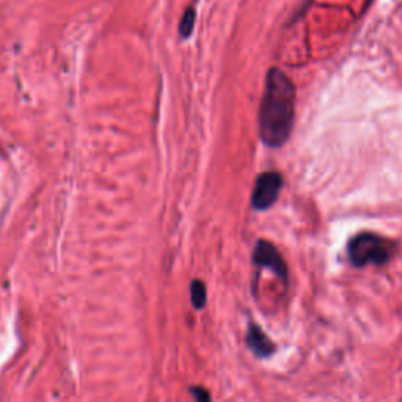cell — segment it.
Returning a JSON list of instances; mask_svg holds the SVG:
<instances>
[{"label":"cell","instance_id":"2","mask_svg":"<svg viewBox=\"0 0 402 402\" xmlns=\"http://www.w3.org/2000/svg\"><path fill=\"white\" fill-rule=\"evenodd\" d=\"M394 252V242L375 234V232H360L356 237H352L347 245L349 259L356 267H364L369 264L384 266L390 261Z\"/></svg>","mask_w":402,"mask_h":402},{"label":"cell","instance_id":"7","mask_svg":"<svg viewBox=\"0 0 402 402\" xmlns=\"http://www.w3.org/2000/svg\"><path fill=\"white\" fill-rule=\"evenodd\" d=\"M195 18H197L195 8L189 7L183 14L181 23H179V34H181L183 38H189V36L192 35V30L195 27Z\"/></svg>","mask_w":402,"mask_h":402},{"label":"cell","instance_id":"4","mask_svg":"<svg viewBox=\"0 0 402 402\" xmlns=\"http://www.w3.org/2000/svg\"><path fill=\"white\" fill-rule=\"evenodd\" d=\"M253 264L258 267H264L272 271L284 284H288V267L280 252L271 242L258 241L253 250Z\"/></svg>","mask_w":402,"mask_h":402},{"label":"cell","instance_id":"5","mask_svg":"<svg viewBox=\"0 0 402 402\" xmlns=\"http://www.w3.org/2000/svg\"><path fill=\"white\" fill-rule=\"evenodd\" d=\"M245 343L248 349H250L258 358H267L275 352V345L256 324H250V327H248Z\"/></svg>","mask_w":402,"mask_h":402},{"label":"cell","instance_id":"3","mask_svg":"<svg viewBox=\"0 0 402 402\" xmlns=\"http://www.w3.org/2000/svg\"><path fill=\"white\" fill-rule=\"evenodd\" d=\"M283 187V178L277 172L261 173L256 178L252 193V206L256 211H266L272 208L277 201L280 190Z\"/></svg>","mask_w":402,"mask_h":402},{"label":"cell","instance_id":"1","mask_svg":"<svg viewBox=\"0 0 402 402\" xmlns=\"http://www.w3.org/2000/svg\"><path fill=\"white\" fill-rule=\"evenodd\" d=\"M295 87L278 68L267 71L264 94L259 105L258 126L263 144L280 148L286 144L294 124Z\"/></svg>","mask_w":402,"mask_h":402},{"label":"cell","instance_id":"8","mask_svg":"<svg viewBox=\"0 0 402 402\" xmlns=\"http://www.w3.org/2000/svg\"><path fill=\"white\" fill-rule=\"evenodd\" d=\"M190 394H192L195 399L201 401V402L211 399V394L208 393V390H204L201 387H192V388H190Z\"/></svg>","mask_w":402,"mask_h":402},{"label":"cell","instance_id":"6","mask_svg":"<svg viewBox=\"0 0 402 402\" xmlns=\"http://www.w3.org/2000/svg\"><path fill=\"white\" fill-rule=\"evenodd\" d=\"M206 286L201 280H193L192 284H190V300H192V305L197 310L204 308L206 305Z\"/></svg>","mask_w":402,"mask_h":402}]
</instances>
